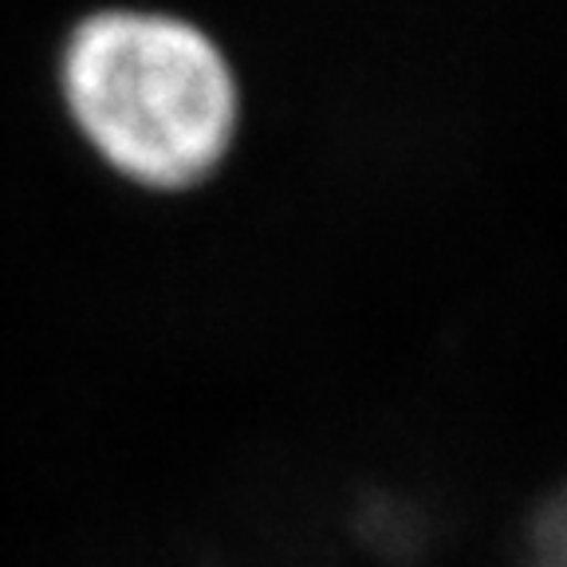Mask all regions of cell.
Returning a JSON list of instances; mask_svg holds the SVG:
<instances>
[{"instance_id": "cell-1", "label": "cell", "mask_w": 567, "mask_h": 567, "mask_svg": "<svg viewBox=\"0 0 567 567\" xmlns=\"http://www.w3.org/2000/svg\"><path fill=\"white\" fill-rule=\"evenodd\" d=\"M63 91L99 154L142 186H189L221 162L237 83L197 28L158 12H103L71 35Z\"/></svg>"}]
</instances>
